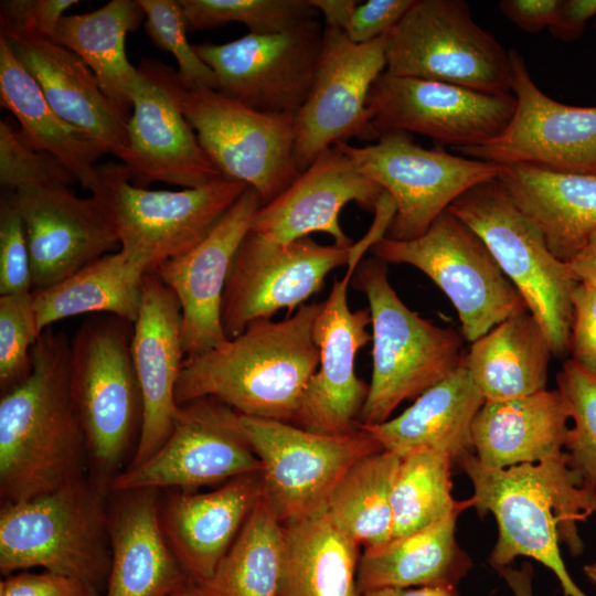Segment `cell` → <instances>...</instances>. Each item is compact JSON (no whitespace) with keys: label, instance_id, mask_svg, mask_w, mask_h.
<instances>
[{"label":"cell","instance_id":"17","mask_svg":"<svg viewBox=\"0 0 596 596\" xmlns=\"http://www.w3.org/2000/svg\"><path fill=\"white\" fill-rule=\"evenodd\" d=\"M235 412L211 397L179 405L172 430L143 462L116 473V492L196 488L260 473L262 464L238 433Z\"/></svg>","mask_w":596,"mask_h":596},{"label":"cell","instance_id":"29","mask_svg":"<svg viewBox=\"0 0 596 596\" xmlns=\"http://www.w3.org/2000/svg\"><path fill=\"white\" fill-rule=\"evenodd\" d=\"M485 402L462 363L398 416L379 424L356 422V427L401 458L430 449L446 454L454 466H459L475 455L472 424Z\"/></svg>","mask_w":596,"mask_h":596},{"label":"cell","instance_id":"6","mask_svg":"<svg viewBox=\"0 0 596 596\" xmlns=\"http://www.w3.org/2000/svg\"><path fill=\"white\" fill-rule=\"evenodd\" d=\"M103 498L84 478L0 512L2 574L30 567L96 586L110 568Z\"/></svg>","mask_w":596,"mask_h":596},{"label":"cell","instance_id":"4","mask_svg":"<svg viewBox=\"0 0 596 596\" xmlns=\"http://www.w3.org/2000/svg\"><path fill=\"white\" fill-rule=\"evenodd\" d=\"M354 275L372 326V377L358 423L379 424L464 363L462 338L411 310L392 287L386 263L368 258Z\"/></svg>","mask_w":596,"mask_h":596},{"label":"cell","instance_id":"10","mask_svg":"<svg viewBox=\"0 0 596 596\" xmlns=\"http://www.w3.org/2000/svg\"><path fill=\"white\" fill-rule=\"evenodd\" d=\"M385 72L487 94L512 92L510 50L461 0H415L389 33Z\"/></svg>","mask_w":596,"mask_h":596},{"label":"cell","instance_id":"46","mask_svg":"<svg viewBox=\"0 0 596 596\" xmlns=\"http://www.w3.org/2000/svg\"><path fill=\"white\" fill-rule=\"evenodd\" d=\"M32 292L30 255L20 214L4 196L0 203V296Z\"/></svg>","mask_w":596,"mask_h":596},{"label":"cell","instance_id":"55","mask_svg":"<svg viewBox=\"0 0 596 596\" xmlns=\"http://www.w3.org/2000/svg\"><path fill=\"white\" fill-rule=\"evenodd\" d=\"M499 575L504 579L514 596L533 595V566L524 563L520 568L511 566L498 570Z\"/></svg>","mask_w":596,"mask_h":596},{"label":"cell","instance_id":"57","mask_svg":"<svg viewBox=\"0 0 596 596\" xmlns=\"http://www.w3.org/2000/svg\"><path fill=\"white\" fill-rule=\"evenodd\" d=\"M583 572L585 576L596 585V563L587 564L584 566Z\"/></svg>","mask_w":596,"mask_h":596},{"label":"cell","instance_id":"41","mask_svg":"<svg viewBox=\"0 0 596 596\" xmlns=\"http://www.w3.org/2000/svg\"><path fill=\"white\" fill-rule=\"evenodd\" d=\"M188 31L212 30L231 22L249 33L274 34L317 19L309 0H179Z\"/></svg>","mask_w":596,"mask_h":596},{"label":"cell","instance_id":"53","mask_svg":"<svg viewBox=\"0 0 596 596\" xmlns=\"http://www.w3.org/2000/svg\"><path fill=\"white\" fill-rule=\"evenodd\" d=\"M310 4L323 15L324 26L344 31L353 14L358 0H309Z\"/></svg>","mask_w":596,"mask_h":596},{"label":"cell","instance_id":"18","mask_svg":"<svg viewBox=\"0 0 596 596\" xmlns=\"http://www.w3.org/2000/svg\"><path fill=\"white\" fill-rule=\"evenodd\" d=\"M513 94H487L462 86L383 72L368 108L377 137L416 132L454 148L483 145L502 132L514 113Z\"/></svg>","mask_w":596,"mask_h":596},{"label":"cell","instance_id":"16","mask_svg":"<svg viewBox=\"0 0 596 596\" xmlns=\"http://www.w3.org/2000/svg\"><path fill=\"white\" fill-rule=\"evenodd\" d=\"M323 34L313 19L281 33H247L193 49L222 94L263 113L295 116L311 89Z\"/></svg>","mask_w":596,"mask_h":596},{"label":"cell","instance_id":"11","mask_svg":"<svg viewBox=\"0 0 596 596\" xmlns=\"http://www.w3.org/2000/svg\"><path fill=\"white\" fill-rule=\"evenodd\" d=\"M371 249L386 264H407L429 277L453 304L462 336L471 343L528 310L482 240L448 210L421 236L405 241L384 236Z\"/></svg>","mask_w":596,"mask_h":596},{"label":"cell","instance_id":"8","mask_svg":"<svg viewBox=\"0 0 596 596\" xmlns=\"http://www.w3.org/2000/svg\"><path fill=\"white\" fill-rule=\"evenodd\" d=\"M249 188L220 178L180 191L132 184L123 163L98 166L92 195L113 224L119 248L145 260L151 273L163 262L200 244Z\"/></svg>","mask_w":596,"mask_h":596},{"label":"cell","instance_id":"19","mask_svg":"<svg viewBox=\"0 0 596 596\" xmlns=\"http://www.w3.org/2000/svg\"><path fill=\"white\" fill-rule=\"evenodd\" d=\"M510 57L517 105L509 124L483 145L454 149L501 166L533 163L596 174V106H570L552 99L533 82L522 55L510 50Z\"/></svg>","mask_w":596,"mask_h":596},{"label":"cell","instance_id":"28","mask_svg":"<svg viewBox=\"0 0 596 596\" xmlns=\"http://www.w3.org/2000/svg\"><path fill=\"white\" fill-rule=\"evenodd\" d=\"M497 180L558 259L570 262L596 235V174L513 163Z\"/></svg>","mask_w":596,"mask_h":596},{"label":"cell","instance_id":"54","mask_svg":"<svg viewBox=\"0 0 596 596\" xmlns=\"http://www.w3.org/2000/svg\"><path fill=\"white\" fill-rule=\"evenodd\" d=\"M567 264L578 283L596 288V235Z\"/></svg>","mask_w":596,"mask_h":596},{"label":"cell","instance_id":"27","mask_svg":"<svg viewBox=\"0 0 596 596\" xmlns=\"http://www.w3.org/2000/svg\"><path fill=\"white\" fill-rule=\"evenodd\" d=\"M2 38L56 114L120 160L128 148L129 118L104 94L87 65L53 39Z\"/></svg>","mask_w":596,"mask_h":596},{"label":"cell","instance_id":"9","mask_svg":"<svg viewBox=\"0 0 596 596\" xmlns=\"http://www.w3.org/2000/svg\"><path fill=\"white\" fill-rule=\"evenodd\" d=\"M132 323L96 313L71 341L73 385L87 454L107 483L115 476L136 432L142 402L131 358Z\"/></svg>","mask_w":596,"mask_h":596},{"label":"cell","instance_id":"58","mask_svg":"<svg viewBox=\"0 0 596 596\" xmlns=\"http://www.w3.org/2000/svg\"><path fill=\"white\" fill-rule=\"evenodd\" d=\"M173 596H198V595L195 594V592L192 588V589H188V590L180 589L175 594H173Z\"/></svg>","mask_w":596,"mask_h":596},{"label":"cell","instance_id":"48","mask_svg":"<svg viewBox=\"0 0 596 596\" xmlns=\"http://www.w3.org/2000/svg\"><path fill=\"white\" fill-rule=\"evenodd\" d=\"M572 360L596 375V288L578 283L572 295Z\"/></svg>","mask_w":596,"mask_h":596},{"label":"cell","instance_id":"37","mask_svg":"<svg viewBox=\"0 0 596 596\" xmlns=\"http://www.w3.org/2000/svg\"><path fill=\"white\" fill-rule=\"evenodd\" d=\"M145 18L139 0H110L97 10L64 15L53 38L87 65L104 94L128 118L139 72L128 61L125 39Z\"/></svg>","mask_w":596,"mask_h":596},{"label":"cell","instance_id":"44","mask_svg":"<svg viewBox=\"0 0 596 596\" xmlns=\"http://www.w3.org/2000/svg\"><path fill=\"white\" fill-rule=\"evenodd\" d=\"M76 182L58 159L33 148L20 130L0 120V184L8 193L28 188H68Z\"/></svg>","mask_w":596,"mask_h":596},{"label":"cell","instance_id":"49","mask_svg":"<svg viewBox=\"0 0 596 596\" xmlns=\"http://www.w3.org/2000/svg\"><path fill=\"white\" fill-rule=\"evenodd\" d=\"M415 0H368L360 2L344 30L348 39L364 44L389 34Z\"/></svg>","mask_w":596,"mask_h":596},{"label":"cell","instance_id":"20","mask_svg":"<svg viewBox=\"0 0 596 596\" xmlns=\"http://www.w3.org/2000/svg\"><path fill=\"white\" fill-rule=\"evenodd\" d=\"M361 258L351 255L342 278H334L313 322L319 364L291 424L318 434L343 435L358 429L369 385L354 372L358 352L372 340L369 308L351 310L348 288Z\"/></svg>","mask_w":596,"mask_h":596},{"label":"cell","instance_id":"5","mask_svg":"<svg viewBox=\"0 0 596 596\" xmlns=\"http://www.w3.org/2000/svg\"><path fill=\"white\" fill-rule=\"evenodd\" d=\"M448 211L486 244L543 329L553 355L567 354L572 295L578 284L568 264L551 253L542 233L497 179L469 189Z\"/></svg>","mask_w":596,"mask_h":596},{"label":"cell","instance_id":"15","mask_svg":"<svg viewBox=\"0 0 596 596\" xmlns=\"http://www.w3.org/2000/svg\"><path fill=\"white\" fill-rule=\"evenodd\" d=\"M389 34L355 44L324 26L309 95L295 115L294 158L299 172L326 149L351 138L379 139L371 123V87L386 68Z\"/></svg>","mask_w":596,"mask_h":596},{"label":"cell","instance_id":"39","mask_svg":"<svg viewBox=\"0 0 596 596\" xmlns=\"http://www.w3.org/2000/svg\"><path fill=\"white\" fill-rule=\"evenodd\" d=\"M401 457L389 451L356 461L331 492L326 512L330 521L364 549L393 539L392 490Z\"/></svg>","mask_w":596,"mask_h":596},{"label":"cell","instance_id":"25","mask_svg":"<svg viewBox=\"0 0 596 596\" xmlns=\"http://www.w3.org/2000/svg\"><path fill=\"white\" fill-rule=\"evenodd\" d=\"M184 356L179 300L155 273H149L138 318L132 324L131 358L141 395L142 421L128 467L147 460L169 437L179 408L174 391Z\"/></svg>","mask_w":596,"mask_h":596},{"label":"cell","instance_id":"56","mask_svg":"<svg viewBox=\"0 0 596 596\" xmlns=\"http://www.w3.org/2000/svg\"><path fill=\"white\" fill-rule=\"evenodd\" d=\"M361 596H462L455 587L422 586L406 588H382L361 594Z\"/></svg>","mask_w":596,"mask_h":596},{"label":"cell","instance_id":"36","mask_svg":"<svg viewBox=\"0 0 596 596\" xmlns=\"http://www.w3.org/2000/svg\"><path fill=\"white\" fill-rule=\"evenodd\" d=\"M283 526L280 596H361L360 545L330 521L326 509Z\"/></svg>","mask_w":596,"mask_h":596},{"label":"cell","instance_id":"52","mask_svg":"<svg viewBox=\"0 0 596 596\" xmlns=\"http://www.w3.org/2000/svg\"><path fill=\"white\" fill-rule=\"evenodd\" d=\"M596 15V0H561L549 26L551 33L563 40L577 39L587 21Z\"/></svg>","mask_w":596,"mask_h":596},{"label":"cell","instance_id":"12","mask_svg":"<svg viewBox=\"0 0 596 596\" xmlns=\"http://www.w3.org/2000/svg\"><path fill=\"white\" fill-rule=\"evenodd\" d=\"M234 421L262 464V492L281 523L324 510L344 473L360 459L383 450L360 428L324 435L236 412Z\"/></svg>","mask_w":596,"mask_h":596},{"label":"cell","instance_id":"45","mask_svg":"<svg viewBox=\"0 0 596 596\" xmlns=\"http://www.w3.org/2000/svg\"><path fill=\"white\" fill-rule=\"evenodd\" d=\"M40 337L33 294L0 296V385L2 393L31 372V351Z\"/></svg>","mask_w":596,"mask_h":596},{"label":"cell","instance_id":"3","mask_svg":"<svg viewBox=\"0 0 596 596\" xmlns=\"http://www.w3.org/2000/svg\"><path fill=\"white\" fill-rule=\"evenodd\" d=\"M459 467L472 483L471 507L497 521L490 565L498 571L528 556L552 571L564 596H587L570 576L560 544L574 556L582 553L577 523L596 514V491L583 486L566 453L507 469L489 468L470 455Z\"/></svg>","mask_w":596,"mask_h":596},{"label":"cell","instance_id":"51","mask_svg":"<svg viewBox=\"0 0 596 596\" xmlns=\"http://www.w3.org/2000/svg\"><path fill=\"white\" fill-rule=\"evenodd\" d=\"M561 0H503L501 12L518 28L535 33L549 28Z\"/></svg>","mask_w":596,"mask_h":596},{"label":"cell","instance_id":"38","mask_svg":"<svg viewBox=\"0 0 596 596\" xmlns=\"http://www.w3.org/2000/svg\"><path fill=\"white\" fill-rule=\"evenodd\" d=\"M284 526L260 493L234 543L198 596H280Z\"/></svg>","mask_w":596,"mask_h":596},{"label":"cell","instance_id":"30","mask_svg":"<svg viewBox=\"0 0 596 596\" xmlns=\"http://www.w3.org/2000/svg\"><path fill=\"white\" fill-rule=\"evenodd\" d=\"M570 411L557 390L485 402L472 424L473 454L493 469L536 464L562 455Z\"/></svg>","mask_w":596,"mask_h":596},{"label":"cell","instance_id":"13","mask_svg":"<svg viewBox=\"0 0 596 596\" xmlns=\"http://www.w3.org/2000/svg\"><path fill=\"white\" fill-rule=\"evenodd\" d=\"M337 146L355 167L393 199L395 215L386 236L412 240L469 189L496 180L501 164L425 149L407 132H390L374 145Z\"/></svg>","mask_w":596,"mask_h":596},{"label":"cell","instance_id":"24","mask_svg":"<svg viewBox=\"0 0 596 596\" xmlns=\"http://www.w3.org/2000/svg\"><path fill=\"white\" fill-rule=\"evenodd\" d=\"M383 192L348 156L332 146L280 194L258 209L251 232L279 243L322 232L333 238L334 245L349 248L353 242L340 225V212L350 202L375 211Z\"/></svg>","mask_w":596,"mask_h":596},{"label":"cell","instance_id":"22","mask_svg":"<svg viewBox=\"0 0 596 596\" xmlns=\"http://www.w3.org/2000/svg\"><path fill=\"white\" fill-rule=\"evenodd\" d=\"M262 205L258 193L247 188L200 244L152 272L179 300L185 356L228 340L221 317L223 294L235 255Z\"/></svg>","mask_w":596,"mask_h":596},{"label":"cell","instance_id":"35","mask_svg":"<svg viewBox=\"0 0 596 596\" xmlns=\"http://www.w3.org/2000/svg\"><path fill=\"white\" fill-rule=\"evenodd\" d=\"M149 273L145 260L119 248L50 288L32 291L38 331L88 313L111 315L134 324Z\"/></svg>","mask_w":596,"mask_h":596},{"label":"cell","instance_id":"47","mask_svg":"<svg viewBox=\"0 0 596 596\" xmlns=\"http://www.w3.org/2000/svg\"><path fill=\"white\" fill-rule=\"evenodd\" d=\"M77 0H2L0 35L53 39L64 12Z\"/></svg>","mask_w":596,"mask_h":596},{"label":"cell","instance_id":"42","mask_svg":"<svg viewBox=\"0 0 596 596\" xmlns=\"http://www.w3.org/2000/svg\"><path fill=\"white\" fill-rule=\"evenodd\" d=\"M557 385L573 419L564 446L568 467L584 487L596 491V375L571 359L563 364Z\"/></svg>","mask_w":596,"mask_h":596},{"label":"cell","instance_id":"7","mask_svg":"<svg viewBox=\"0 0 596 596\" xmlns=\"http://www.w3.org/2000/svg\"><path fill=\"white\" fill-rule=\"evenodd\" d=\"M153 61L202 149L224 178L246 183L266 204L299 175L294 158L295 116L256 110L216 89L187 88L175 70Z\"/></svg>","mask_w":596,"mask_h":596},{"label":"cell","instance_id":"14","mask_svg":"<svg viewBox=\"0 0 596 596\" xmlns=\"http://www.w3.org/2000/svg\"><path fill=\"white\" fill-rule=\"evenodd\" d=\"M352 247L321 245L311 236L268 241L248 232L232 263L222 300V324L228 339L249 323L288 315L319 292L328 274L351 258Z\"/></svg>","mask_w":596,"mask_h":596},{"label":"cell","instance_id":"21","mask_svg":"<svg viewBox=\"0 0 596 596\" xmlns=\"http://www.w3.org/2000/svg\"><path fill=\"white\" fill-rule=\"evenodd\" d=\"M4 196L24 226L32 291L58 284L119 245L113 224L93 195L79 198L68 188L45 187Z\"/></svg>","mask_w":596,"mask_h":596},{"label":"cell","instance_id":"31","mask_svg":"<svg viewBox=\"0 0 596 596\" xmlns=\"http://www.w3.org/2000/svg\"><path fill=\"white\" fill-rule=\"evenodd\" d=\"M111 522L106 596H171L187 574L162 531L157 490L128 492Z\"/></svg>","mask_w":596,"mask_h":596},{"label":"cell","instance_id":"32","mask_svg":"<svg viewBox=\"0 0 596 596\" xmlns=\"http://www.w3.org/2000/svg\"><path fill=\"white\" fill-rule=\"evenodd\" d=\"M0 103L20 124V134L33 148L58 159L93 192L98 183L96 162L107 153L91 135L60 117L44 97L34 77L0 36Z\"/></svg>","mask_w":596,"mask_h":596},{"label":"cell","instance_id":"23","mask_svg":"<svg viewBox=\"0 0 596 596\" xmlns=\"http://www.w3.org/2000/svg\"><path fill=\"white\" fill-rule=\"evenodd\" d=\"M138 72L127 127L128 148L120 159L131 181L190 189L222 178L159 76L155 61L141 60Z\"/></svg>","mask_w":596,"mask_h":596},{"label":"cell","instance_id":"1","mask_svg":"<svg viewBox=\"0 0 596 596\" xmlns=\"http://www.w3.org/2000/svg\"><path fill=\"white\" fill-rule=\"evenodd\" d=\"M32 369L0 400V492L26 500L83 478L86 437L73 385L71 341L44 330Z\"/></svg>","mask_w":596,"mask_h":596},{"label":"cell","instance_id":"50","mask_svg":"<svg viewBox=\"0 0 596 596\" xmlns=\"http://www.w3.org/2000/svg\"><path fill=\"white\" fill-rule=\"evenodd\" d=\"M0 596H97L95 586L45 571L10 575L0 584Z\"/></svg>","mask_w":596,"mask_h":596},{"label":"cell","instance_id":"33","mask_svg":"<svg viewBox=\"0 0 596 596\" xmlns=\"http://www.w3.org/2000/svg\"><path fill=\"white\" fill-rule=\"evenodd\" d=\"M454 513L383 545L364 549L358 567L361 594L382 588L422 586L457 587L472 568L468 553L458 544Z\"/></svg>","mask_w":596,"mask_h":596},{"label":"cell","instance_id":"40","mask_svg":"<svg viewBox=\"0 0 596 596\" xmlns=\"http://www.w3.org/2000/svg\"><path fill=\"white\" fill-rule=\"evenodd\" d=\"M450 458L430 449L401 458L392 490L393 538L426 529L471 507L453 497Z\"/></svg>","mask_w":596,"mask_h":596},{"label":"cell","instance_id":"43","mask_svg":"<svg viewBox=\"0 0 596 596\" xmlns=\"http://www.w3.org/2000/svg\"><path fill=\"white\" fill-rule=\"evenodd\" d=\"M145 14V30L152 43L171 53L178 62V77L187 88L217 91L213 71L198 56L187 39V23L179 0H139Z\"/></svg>","mask_w":596,"mask_h":596},{"label":"cell","instance_id":"26","mask_svg":"<svg viewBox=\"0 0 596 596\" xmlns=\"http://www.w3.org/2000/svg\"><path fill=\"white\" fill-rule=\"evenodd\" d=\"M260 493L259 473L244 475L205 493L170 494L160 504L164 536L184 573L199 584L225 556Z\"/></svg>","mask_w":596,"mask_h":596},{"label":"cell","instance_id":"2","mask_svg":"<svg viewBox=\"0 0 596 596\" xmlns=\"http://www.w3.org/2000/svg\"><path fill=\"white\" fill-rule=\"evenodd\" d=\"M321 302L300 306L283 320H257L211 350L184 358L178 405L211 397L234 412L292 423L319 364L313 322Z\"/></svg>","mask_w":596,"mask_h":596},{"label":"cell","instance_id":"34","mask_svg":"<svg viewBox=\"0 0 596 596\" xmlns=\"http://www.w3.org/2000/svg\"><path fill=\"white\" fill-rule=\"evenodd\" d=\"M552 355L543 329L524 310L473 341L464 365L486 402H501L545 390Z\"/></svg>","mask_w":596,"mask_h":596}]
</instances>
